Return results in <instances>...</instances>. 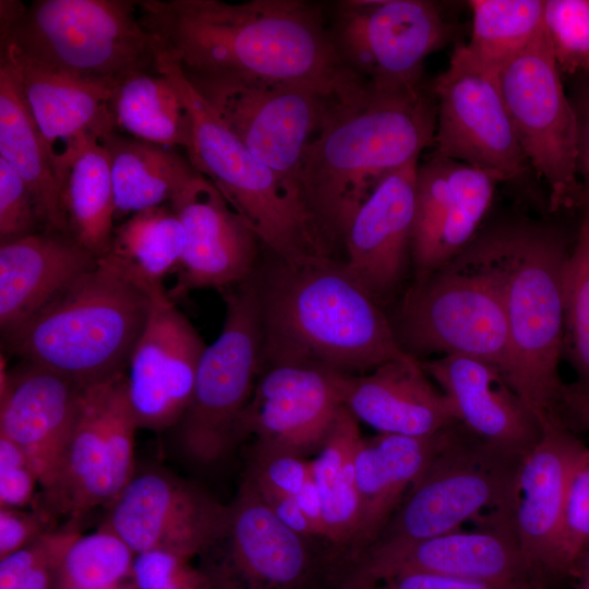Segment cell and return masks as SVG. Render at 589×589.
<instances>
[{
  "mask_svg": "<svg viewBox=\"0 0 589 589\" xmlns=\"http://www.w3.org/2000/svg\"><path fill=\"white\" fill-rule=\"evenodd\" d=\"M156 52L184 73H223L311 89L338 107L369 95L341 59L320 4L304 0H142Z\"/></svg>",
  "mask_w": 589,
  "mask_h": 589,
  "instance_id": "6da1fadb",
  "label": "cell"
},
{
  "mask_svg": "<svg viewBox=\"0 0 589 589\" xmlns=\"http://www.w3.org/2000/svg\"><path fill=\"white\" fill-rule=\"evenodd\" d=\"M136 430L127 373L84 387L55 481L43 493L41 510L75 519L110 505L135 472Z\"/></svg>",
  "mask_w": 589,
  "mask_h": 589,
  "instance_id": "4fadbf2b",
  "label": "cell"
},
{
  "mask_svg": "<svg viewBox=\"0 0 589 589\" xmlns=\"http://www.w3.org/2000/svg\"><path fill=\"white\" fill-rule=\"evenodd\" d=\"M109 589H136V588L134 587V585L131 587V586H124L123 584H121Z\"/></svg>",
  "mask_w": 589,
  "mask_h": 589,
  "instance_id": "db71d44e",
  "label": "cell"
},
{
  "mask_svg": "<svg viewBox=\"0 0 589 589\" xmlns=\"http://www.w3.org/2000/svg\"><path fill=\"white\" fill-rule=\"evenodd\" d=\"M0 61L13 74L60 181L73 153L88 137L117 132L109 108L113 85L44 69L1 46Z\"/></svg>",
  "mask_w": 589,
  "mask_h": 589,
  "instance_id": "d4e9b609",
  "label": "cell"
},
{
  "mask_svg": "<svg viewBox=\"0 0 589 589\" xmlns=\"http://www.w3.org/2000/svg\"><path fill=\"white\" fill-rule=\"evenodd\" d=\"M412 573L465 579L536 584L544 581L524 556L513 520L456 530L423 540L365 549L348 567L337 589H364Z\"/></svg>",
  "mask_w": 589,
  "mask_h": 589,
  "instance_id": "2e32d148",
  "label": "cell"
},
{
  "mask_svg": "<svg viewBox=\"0 0 589 589\" xmlns=\"http://www.w3.org/2000/svg\"><path fill=\"white\" fill-rule=\"evenodd\" d=\"M390 323L402 350L414 358L474 357L496 365L505 376L504 281L491 231L477 235L442 268L414 279Z\"/></svg>",
  "mask_w": 589,
  "mask_h": 589,
  "instance_id": "8992f818",
  "label": "cell"
},
{
  "mask_svg": "<svg viewBox=\"0 0 589 589\" xmlns=\"http://www.w3.org/2000/svg\"><path fill=\"white\" fill-rule=\"evenodd\" d=\"M574 578H588L589 579V545L582 551L576 561L572 570Z\"/></svg>",
  "mask_w": 589,
  "mask_h": 589,
  "instance_id": "816d5d0a",
  "label": "cell"
},
{
  "mask_svg": "<svg viewBox=\"0 0 589 589\" xmlns=\"http://www.w3.org/2000/svg\"><path fill=\"white\" fill-rule=\"evenodd\" d=\"M69 545L50 553L35 564L15 589H52L57 568Z\"/></svg>",
  "mask_w": 589,
  "mask_h": 589,
  "instance_id": "c3c4849f",
  "label": "cell"
},
{
  "mask_svg": "<svg viewBox=\"0 0 589 589\" xmlns=\"http://www.w3.org/2000/svg\"><path fill=\"white\" fill-rule=\"evenodd\" d=\"M502 94L527 163L550 190V208L582 204L579 123L543 28L498 71Z\"/></svg>",
  "mask_w": 589,
  "mask_h": 589,
  "instance_id": "7c38bea8",
  "label": "cell"
},
{
  "mask_svg": "<svg viewBox=\"0 0 589 589\" xmlns=\"http://www.w3.org/2000/svg\"><path fill=\"white\" fill-rule=\"evenodd\" d=\"M311 474V460L255 445L244 480L260 495H287L297 498Z\"/></svg>",
  "mask_w": 589,
  "mask_h": 589,
  "instance_id": "b9f144b4",
  "label": "cell"
},
{
  "mask_svg": "<svg viewBox=\"0 0 589 589\" xmlns=\"http://www.w3.org/2000/svg\"><path fill=\"white\" fill-rule=\"evenodd\" d=\"M156 70L171 81L189 112L190 164L214 183L272 256L290 265L335 259L300 199L217 119L180 65L157 53Z\"/></svg>",
  "mask_w": 589,
  "mask_h": 589,
  "instance_id": "ba28073f",
  "label": "cell"
},
{
  "mask_svg": "<svg viewBox=\"0 0 589 589\" xmlns=\"http://www.w3.org/2000/svg\"><path fill=\"white\" fill-rule=\"evenodd\" d=\"M157 293L111 253L2 339L7 354L82 387L127 373Z\"/></svg>",
  "mask_w": 589,
  "mask_h": 589,
  "instance_id": "277c9868",
  "label": "cell"
},
{
  "mask_svg": "<svg viewBox=\"0 0 589 589\" xmlns=\"http://www.w3.org/2000/svg\"><path fill=\"white\" fill-rule=\"evenodd\" d=\"M0 365V434L25 453L44 493L55 481L84 387L25 361L7 370L3 353Z\"/></svg>",
  "mask_w": 589,
  "mask_h": 589,
  "instance_id": "603a6c76",
  "label": "cell"
},
{
  "mask_svg": "<svg viewBox=\"0 0 589 589\" xmlns=\"http://www.w3.org/2000/svg\"><path fill=\"white\" fill-rule=\"evenodd\" d=\"M420 363L448 398L457 421L474 436L519 457L540 441V420L496 365L460 354Z\"/></svg>",
  "mask_w": 589,
  "mask_h": 589,
  "instance_id": "484cf974",
  "label": "cell"
},
{
  "mask_svg": "<svg viewBox=\"0 0 589 589\" xmlns=\"http://www.w3.org/2000/svg\"><path fill=\"white\" fill-rule=\"evenodd\" d=\"M435 129L436 101L422 88H370L362 103L338 110L311 140L302 158L300 193L333 256L378 182L419 160L434 143Z\"/></svg>",
  "mask_w": 589,
  "mask_h": 589,
  "instance_id": "3957f363",
  "label": "cell"
},
{
  "mask_svg": "<svg viewBox=\"0 0 589 589\" xmlns=\"http://www.w3.org/2000/svg\"><path fill=\"white\" fill-rule=\"evenodd\" d=\"M47 525L48 515L41 509L0 508V558L49 532Z\"/></svg>",
  "mask_w": 589,
  "mask_h": 589,
  "instance_id": "bcb514c9",
  "label": "cell"
},
{
  "mask_svg": "<svg viewBox=\"0 0 589 589\" xmlns=\"http://www.w3.org/2000/svg\"><path fill=\"white\" fill-rule=\"evenodd\" d=\"M304 539L244 480L218 533L199 555L201 568L214 589H305L312 560Z\"/></svg>",
  "mask_w": 589,
  "mask_h": 589,
  "instance_id": "e0dca14e",
  "label": "cell"
},
{
  "mask_svg": "<svg viewBox=\"0 0 589 589\" xmlns=\"http://www.w3.org/2000/svg\"><path fill=\"white\" fill-rule=\"evenodd\" d=\"M184 249V228L168 203L135 213L115 227L109 253L148 288L163 293L167 292L163 280L178 268Z\"/></svg>",
  "mask_w": 589,
  "mask_h": 589,
  "instance_id": "d590c367",
  "label": "cell"
},
{
  "mask_svg": "<svg viewBox=\"0 0 589 589\" xmlns=\"http://www.w3.org/2000/svg\"><path fill=\"white\" fill-rule=\"evenodd\" d=\"M579 229L563 280V356L573 366L576 389L589 394V200L582 202Z\"/></svg>",
  "mask_w": 589,
  "mask_h": 589,
  "instance_id": "f35d334b",
  "label": "cell"
},
{
  "mask_svg": "<svg viewBox=\"0 0 589 589\" xmlns=\"http://www.w3.org/2000/svg\"><path fill=\"white\" fill-rule=\"evenodd\" d=\"M364 589H545L536 584H501L465 579L438 574L399 575Z\"/></svg>",
  "mask_w": 589,
  "mask_h": 589,
  "instance_id": "7dc6e473",
  "label": "cell"
},
{
  "mask_svg": "<svg viewBox=\"0 0 589 589\" xmlns=\"http://www.w3.org/2000/svg\"><path fill=\"white\" fill-rule=\"evenodd\" d=\"M37 474L22 448L0 434V508L27 506L34 497Z\"/></svg>",
  "mask_w": 589,
  "mask_h": 589,
  "instance_id": "f6af8a7d",
  "label": "cell"
},
{
  "mask_svg": "<svg viewBox=\"0 0 589 589\" xmlns=\"http://www.w3.org/2000/svg\"><path fill=\"white\" fill-rule=\"evenodd\" d=\"M69 233L97 259L111 250L116 219L110 163L101 139L88 137L71 156L60 181Z\"/></svg>",
  "mask_w": 589,
  "mask_h": 589,
  "instance_id": "d6a6232c",
  "label": "cell"
},
{
  "mask_svg": "<svg viewBox=\"0 0 589 589\" xmlns=\"http://www.w3.org/2000/svg\"><path fill=\"white\" fill-rule=\"evenodd\" d=\"M497 173L433 154L417 169L411 237L414 279L442 268L477 236Z\"/></svg>",
  "mask_w": 589,
  "mask_h": 589,
  "instance_id": "d6986e66",
  "label": "cell"
},
{
  "mask_svg": "<svg viewBox=\"0 0 589 589\" xmlns=\"http://www.w3.org/2000/svg\"><path fill=\"white\" fill-rule=\"evenodd\" d=\"M227 506L166 470L134 472L110 504L111 528L135 554L168 551L200 555L218 533Z\"/></svg>",
  "mask_w": 589,
  "mask_h": 589,
  "instance_id": "ac0fdd59",
  "label": "cell"
},
{
  "mask_svg": "<svg viewBox=\"0 0 589 589\" xmlns=\"http://www.w3.org/2000/svg\"><path fill=\"white\" fill-rule=\"evenodd\" d=\"M468 51L500 71L541 32L544 0H471Z\"/></svg>",
  "mask_w": 589,
  "mask_h": 589,
  "instance_id": "8d00e7d4",
  "label": "cell"
},
{
  "mask_svg": "<svg viewBox=\"0 0 589 589\" xmlns=\"http://www.w3.org/2000/svg\"><path fill=\"white\" fill-rule=\"evenodd\" d=\"M576 589H589L588 578H577Z\"/></svg>",
  "mask_w": 589,
  "mask_h": 589,
  "instance_id": "f5cc1de1",
  "label": "cell"
},
{
  "mask_svg": "<svg viewBox=\"0 0 589 589\" xmlns=\"http://www.w3.org/2000/svg\"><path fill=\"white\" fill-rule=\"evenodd\" d=\"M418 161L378 182L344 241L346 272L380 304L397 291L411 257Z\"/></svg>",
  "mask_w": 589,
  "mask_h": 589,
  "instance_id": "cb8c5ba5",
  "label": "cell"
},
{
  "mask_svg": "<svg viewBox=\"0 0 589 589\" xmlns=\"http://www.w3.org/2000/svg\"><path fill=\"white\" fill-rule=\"evenodd\" d=\"M135 553L107 525L77 536L64 552L52 589H109L131 578Z\"/></svg>",
  "mask_w": 589,
  "mask_h": 589,
  "instance_id": "74e56055",
  "label": "cell"
},
{
  "mask_svg": "<svg viewBox=\"0 0 589 589\" xmlns=\"http://www.w3.org/2000/svg\"><path fill=\"white\" fill-rule=\"evenodd\" d=\"M339 373L279 364L262 369L237 429L238 441L303 457L318 450L342 407Z\"/></svg>",
  "mask_w": 589,
  "mask_h": 589,
  "instance_id": "ffe728a7",
  "label": "cell"
},
{
  "mask_svg": "<svg viewBox=\"0 0 589 589\" xmlns=\"http://www.w3.org/2000/svg\"><path fill=\"white\" fill-rule=\"evenodd\" d=\"M504 281L508 328L505 378L541 424L563 423V280L572 245L541 223L490 229ZM564 424V423H563Z\"/></svg>",
  "mask_w": 589,
  "mask_h": 589,
  "instance_id": "5b68a950",
  "label": "cell"
},
{
  "mask_svg": "<svg viewBox=\"0 0 589 589\" xmlns=\"http://www.w3.org/2000/svg\"><path fill=\"white\" fill-rule=\"evenodd\" d=\"M109 108L117 132L172 148L189 146V112L175 85L156 69L134 72L118 81Z\"/></svg>",
  "mask_w": 589,
  "mask_h": 589,
  "instance_id": "e575fe53",
  "label": "cell"
},
{
  "mask_svg": "<svg viewBox=\"0 0 589 589\" xmlns=\"http://www.w3.org/2000/svg\"><path fill=\"white\" fill-rule=\"evenodd\" d=\"M436 100L435 154L514 180L528 163L519 145L498 81V72L476 59L465 45L432 84Z\"/></svg>",
  "mask_w": 589,
  "mask_h": 589,
  "instance_id": "9a60e30c",
  "label": "cell"
},
{
  "mask_svg": "<svg viewBox=\"0 0 589 589\" xmlns=\"http://www.w3.org/2000/svg\"><path fill=\"white\" fill-rule=\"evenodd\" d=\"M339 381L342 406L378 433L429 436L458 422L448 398L410 354L366 373L340 374Z\"/></svg>",
  "mask_w": 589,
  "mask_h": 589,
  "instance_id": "83f0119b",
  "label": "cell"
},
{
  "mask_svg": "<svg viewBox=\"0 0 589 589\" xmlns=\"http://www.w3.org/2000/svg\"><path fill=\"white\" fill-rule=\"evenodd\" d=\"M115 192L116 219L168 204L196 170L176 148L113 132L103 139Z\"/></svg>",
  "mask_w": 589,
  "mask_h": 589,
  "instance_id": "1f68e13d",
  "label": "cell"
},
{
  "mask_svg": "<svg viewBox=\"0 0 589 589\" xmlns=\"http://www.w3.org/2000/svg\"><path fill=\"white\" fill-rule=\"evenodd\" d=\"M362 438L359 421L342 406L311 460L320 492L325 539L352 555L359 527L360 501L356 454Z\"/></svg>",
  "mask_w": 589,
  "mask_h": 589,
  "instance_id": "836d02e7",
  "label": "cell"
},
{
  "mask_svg": "<svg viewBox=\"0 0 589 589\" xmlns=\"http://www.w3.org/2000/svg\"><path fill=\"white\" fill-rule=\"evenodd\" d=\"M589 545V447L579 455L568 483L563 513L557 577H570L576 561Z\"/></svg>",
  "mask_w": 589,
  "mask_h": 589,
  "instance_id": "60d3db41",
  "label": "cell"
},
{
  "mask_svg": "<svg viewBox=\"0 0 589 589\" xmlns=\"http://www.w3.org/2000/svg\"><path fill=\"white\" fill-rule=\"evenodd\" d=\"M448 429L429 436H362L356 454L360 527L349 565L375 540L442 447Z\"/></svg>",
  "mask_w": 589,
  "mask_h": 589,
  "instance_id": "f546056e",
  "label": "cell"
},
{
  "mask_svg": "<svg viewBox=\"0 0 589 589\" xmlns=\"http://www.w3.org/2000/svg\"><path fill=\"white\" fill-rule=\"evenodd\" d=\"M586 445L560 422L542 425V436L522 458L517 477L514 527L519 548L545 582L556 576L566 494Z\"/></svg>",
  "mask_w": 589,
  "mask_h": 589,
  "instance_id": "4316f807",
  "label": "cell"
},
{
  "mask_svg": "<svg viewBox=\"0 0 589 589\" xmlns=\"http://www.w3.org/2000/svg\"><path fill=\"white\" fill-rule=\"evenodd\" d=\"M41 230L37 208L26 183L0 158V243Z\"/></svg>",
  "mask_w": 589,
  "mask_h": 589,
  "instance_id": "ee69618b",
  "label": "cell"
},
{
  "mask_svg": "<svg viewBox=\"0 0 589 589\" xmlns=\"http://www.w3.org/2000/svg\"><path fill=\"white\" fill-rule=\"evenodd\" d=\"M205 348L169 296L155 301L127 372L137 429L159 432L180 421L192 399Z\"/></svg>",
  "mask_w": 589,
  "mask_h": 589,
  "instance_id": "7402d4cb",
  "label": "cell"
},
{
  "mask_svg": "<svg viewBox=\"0 0 589 589\" xmlns=\"http://www.w3.org/2000/svg\"><path fill=\"white\" fill-rule=\"evenodd\" d=\"M184 75L217 119L302 202L304 151L344 107L300 86L223 73Z\"/></svg>",
  "mask_w": 589,
  "mask_h": 589,
  "instance_id": "8fae6325",
  "label": "cell"
},
{
  "mask_svg": "<svg viewBox=\"0 0 589 589\" xmlns=\"http://www.w3.org/2000/svg\"><path fill=\"white\" fill-rule=\"evenodd\" d=\"M1 46L44 69L115 85L156 69L134 0H1Z\"/></svg>",
  "mask_w": 589,
  "mask_h": 589,
  "instance_id": "52a82bcc",
  "label": "cell"
},
{
  "mask_svg": "<svg viewBox=\"0 0 589 589\" xmlns=\"http://www.w3.org/2000/svg\"><path fill=\"white\" fill-rule=\"evenodd\" d=\"M522 458L483 442L459 422L450 425L442 447L368 548L423 540L470 520L482 525L491 517L483 515L486 510L514 515Z\"/></svg>",
  "mask_w": 589,
  "mask_h": 589,
  "instance_id": "9c48e42d",
  "label": "cell"
},
{
  "mask_svg": "<svg viewBox=\"0 0 589 589\" xmlns=\"http://www.w3.org/2000/svg\"><path fill=\"white\" fill-rule=\"evenodd\" d=\"M0 158L26 183L43 229L70 235L53 167L15 79L3 61H0Z\"/></svg>",
  "mask_w": 589,
  "mask_h": 589,
  "instance_id": "4dcf8cb0",
  "label": "cell"
},
{
  "mask_svg": "<svg viewBox=\"0 0 589 589\" xmlns=\"http://www.w3.org/2000/svg\"><path fill=\"white\" fill-rule=\"evenodd\" d=\"M542 28L561 72L589 73V0H544Z\"/></svg>",
  "mask_w": 589,
  "mask_h": 589,
  "instance_id": "ab89813d",
  "label": "cell"
},
{
  "mask_svg": "<svg viewBox=\"0 0 589 589\" xmlns=\"http://www.w3.org/2000/svg\"><path fill=\"white\" fill-rule=\"evenodd\" d=\"M220 334L206 346L192 399L176 429L179 445L192 460H219L238 442L239 420L263 369L262 326L254 273L226 288Z\"/></svg>",
  "mask_w": 589,
  "mask_h": 589,
  "instance_id": "30bf717a",
  "label": "cell"
},
{
  "mask_svg": "<svg viewBox=\"0 0 589 589\" xmlns=\"http://www.w3.org/2000/svg\"><path fill=\"white\" fill-rule=\"evenodd\" d=\"M169 205L185 231L172 300L194 289L223 291L254 273L262 242L212 181L196 171Z\"/></svg>",
  "mask_w": 589,
  "mask_h": 589,
  "instance_id": "44dd1931",
  "label": "cell"
},
{
  "mask_svg": "<svg viewBox=\"0 0 589 589\" xmlns=\"http://www.w3.org/2000/svg\"><path fill=\"white\" fill-rule=\"evenodd\" d=\"M131 578L136 589H214L191 558L168 551L135 554Z\"/></svg>",
  "mask_w": 589,
  "mask_h": 589,
  "instance_id": "7bdbcfd3",
  "label": "cell"
},
{
  "mask_svg": "<svg viewBox=\"0 0 589 589\" xmlns=\"http://www.w3.org/2000/svg\"><path fill=\"white\" fill-rule=\"evenodd\" d=\"M563 422L573 432L575 429L589 431V394L576 389L573 385H567Z\"/></svg>",
  "mask_w": 589,
  "mask_h": 589,
  "instance_id": "681fc988",
  "label": "cell"
},
{
  "mask_svg": "<svg viewBox=\"0 0 589 589\" xmlns=\"http://www.w3.org/2000/svg\"><path fill=\"white\" fill-rule=\"evenodd\" d=\"M329 31L344 62L378 92L421 88L425 58L450 37L425 0L338 1Z\"/></svg>",
  "mask_w": 589,
  "mask_h": 589,
  "instance_id": "5bb4252c",
  "label": "cell"
},
{
  "mask_svg": "<svg viewBox=\"0 0 589 589\" xmlns=\"http://www.w3.org/2000/svg\"><path fill=\"white\" fill-rule=\"evenodd\" d=\"M98 259L72 236L41 230L0 243V330L7 336Z\"/></svg>",
  "mask_w": 589,
  "mask_h": 589,
  "instance_id": "f1b7e54d",
  "label": "cell"
},
{
  "mask_svg": "<svg viewBox=\"0 0 589 589\" xmlns=\"http://www.w3.org/2000/svg\"><path fill=\"white\" fill-rule=\"evenodd\" d=\"M577 116L579 123L578 173L579 179L581 178L584 200H589V92L582 99Z\"/></svg>",
  "mask_w": 589,
  "mask_h": 589,
  "instance_id": "f907efd6",
  "label": "cell"
},
{
  "mask_svg": "<svg viewBox=\"0 0 589 589\" xmlns=\"http://www.w3.org/2000/svg\"><path fill=\"white\" fill-rule=\"evenodd\" d=\"M255 269L263 368L303 365L362 374L408 356L390 320L345 269L324 257Z\"/></svg>",
  "mask_w": 589,
  "mask_h": 589,
  "instance_id": "7a4b0ae2",
  "label": "cell"
}]
</instances>
